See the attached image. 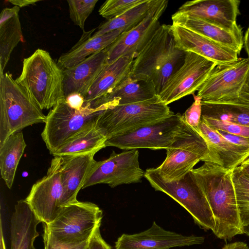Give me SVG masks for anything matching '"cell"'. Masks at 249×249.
I'll use <instances>...</instances> for the list:
<instances>
[{
    "instance_id": "obj_40",
    "label": "cell",
    "mask_w": 249,
    "mask_h": 249,
    "mask_svg": "<svg viewBox=\"0 0 249 249\" xmlns=\"http://www.w3.org/2000/svg\"><path fill=\"white\" fill-rule=\"evenodd\" d=\"M44 249H88L89 241L73 246H63L54 244L43 238Z\"/></svg>"
},
{
    "instance_id": "obj_23",
    "label": "cell",
    "mask_w": 249,
    "mask_h": 249,
    "mask_svg": "<svg viewBox=\"0 0 249 249\" xmlns=\"http://www.w3.org/2000/svg\"><path fill=\"white\" fill-rule=\"evenodd\" d=\"M40 222L26 201L18 200L11 218L10 249H36L34 241L39 235L36 228Z\"/></svg>"
},
{
    "instance_id": "obj_15",
    "label": "cell",
    "mask_w": 249,
    "mask_h": 249,
    "mask_svg": "<svg viewBox=\"0 0 249 249\" xmlns=\"http://www.w3.org/2000/svg\"><path fill=\"white\" fill-rule=\"evenodd\" d=\"M168 3V1L166 0H154L149 13L143 20L130 30L122 33L107 48L106 64L124 56L135 58L160 26L159 19L166 9Z\"/></svg>"
},
{
    "instance_id": "obj_21",
    "label": "cell",
    "mask_w": 249,
    "mask_h": 249,
    "mask_svg": "<svg viewBox=\"0 0 249 249\" xmlns=\"http://www.w3.org/2000/svg\"><path fill=\"white\" fill-rule=\"evenodd\" d=\"M95 153L71 156L62 159L61 180L63 189L61 205L63 206L77 201V196L82 189L91 168L96 161Z\"/></svg>"
},
{
    "instance_id": "obj_9",
    "label": "cell",
    "mask_w": 249,
    "mask_h": 249,
    "mask_svg": "<svg viewBox=\"0 0 249 249\" xmlns=\"http://www.w3.org/2000/svg\"><path fill=\"white\" fill-rule=\"evenodd\" d=\"M144 177L156 191L165 193L183 207L200 228L213 231L215 221L213 212L191 171L177 181L164 180L156 168L147 169Z\"/></svg>"
},
{
    "instance_id": "obj_29",
    "label": "cell",
    "mask_w": 249,
    "mask_h": 249,
    "mask_svg": "<svg viewBox=\"0 0 249 249\" xmlns=\"http://www.w3.org/2000/svg\"><path fill=\"white\" fill-rule=\"evenodd\" d=\"M107 139L95 125L77 134L51 154L54 157H67L96 153L106 147Z\"/></svg>"
},
{
    "instance_id": "obj_28",
    "label": "cell",
    "mask_w": 249,
    "mask_h": 249,
    "mask_svg": "<svg viewBox=\"0 0 249 249\" xmlns=\"http://www.w3.org/2000/svg\"><path fill=\"white\" fill-rule=\"evenodd\" d=\"M26 146L21 131L11 135L0 145V175L10 189L13 184L17 167Z\"/></svg>"
},
{
    "instance_id": "obj_5",
    "label": "cell",
    "mask_w": 249,
    "mask_h": 249,
    "mask_svg": "<svg viewBox=\"0 0 249 249\" xmlns=\"http://www.w3.org/2000/svg\"><path fill=\"white\" fill-rule=\"evenodd\" d=\"M42 110L11 73L0 74V145L25 127L45 123L46 116Z\"/></svg>"
},
{
    "instance_id": "obj_45",
    "label": "cell",
    "mask_w": 249,
    "mask_h": 249,
    "mask_svg": "<svg viewBox=\"0 0 249 249\" xmlns=\"http://www.w3.org/2000/svg\"><path fill=\"white\" fill-rule=\"evenodd\" d=\"M0 249H6V245L4 241V236L3 234L2 220L0 217Z\"/></svg>"
},
{
    "instance_id": "obj_43",
    "label": "cell",
    "mask_w": 249,
    "mask_h": 249,
    "mask_svg": "<svg viewBox=\"0 0 249 249\" xmlns=\"http://www.w3.org/2000/svg\"><path fill=\"white\" fill-rule=\"evenodd\" d=\"M238 168L243 173L249 177V157L244 160Z\"/></svg>"
},
{
    "instance_id": "obj_38",
    "label": "cell",
    "mask_w": 249,
    "mask_h": 249,
    "mask_svg": "<svg viewBox=\"0 0 249 249\" xmlns=\"http://www.w3.org/2000/svg\"><path fill=\"white\" fill-rule=\"evenodd\" d=\"M215 130L226 140L234 144L249 147V138L231 134L222 130Z\"/></svg>"
},
{
    "instance_id": "obj_2",
    "label": "cell",
    "mask_w": 249,
    "mask_h": 249,
    "mask_svg": "<svg viewBox=\"0 0 249 249\" xmlns=\"http://www.w3.org/2000/svg\"><path fill=\"white\" fill-rule=\"evenodd\" d=\"M171 25H160L134 58L129 74L150 81L158 95L182 64L186 52L176 46Z\"/></svg>"
},
{
    "instance_id": "obj_10",
    "label": "cell",
    "mask_w": 249,
    "mask_h": 249,
    "mask_svg": "<svg viewBox=\"0 0 249 249\" xmlns=\"http://www.w3.org/2000/svg\"><path fill=\"white\" fill-rule=\"evenodd\" d=\"M166 150V157L156 169L164 180L177 181L194 169L207 153L208 147L202 136L183 118L181 128Z\"/></svg>"
},
{
    "instance_id": "obj_7",
    "label": "cell",
    "mask_w": 249,
    "mask_h": 249,
    "mask_svg": "<svg viewBox=\"0 0 249 249\" xmlns=\"http://www.w3.org/2000/svg\"><path fill=\"white\" fill-rule=\"evenodd\" d=\"M202 102L249 101V59L238 58L227 64H217L197 91Z\"/></svg>"
},
{
    "instance_id": "obj_42",
    "label": "cell",
    "mask_w": 249,
    "mask_h": 249,
    "mask_svg": "<svg viewBox=\"0 0 249 249\" xmlns=\"http://www.w3.org/2000/svg\"><path fill=\"white\" fill-rule=\"evenodd\" d=\"M222 249H249V247L245 242L236 241L226 244Z\"/></svg>"
},
{
    "instance_id": "obj_33",
    "label": "cell",
    "mask_w": 249,
    "mask_h": 249,
    "mask_svg": "<svg viewBox=\"0 0 249 249\" xmlns=\"http://www.w3.org/2000/svg\"><path fill=\"white\" fill-rule=\"evenodd\" d=\"M98 0H68L69 15L74 24L83 31L85 22L92 12Z\"/></svg>"
},
{
    "instance_id": "obj_8",
    "label": "cell",
    "mask_w": 249,
    "mask_h": 249,
    "mask_svg": "<svg viewBox=\"0 0 249 249\" xmlns=\"http://www.w3.org/2000/svg\"><path fill=\"white\" fill-rule=\"evenodd\" d=\"M103 107L89 106L79 110L70 107L65 99L59 101L46 116L41 137L50 153L55 151L81 132L96 125Z\"/></svg>"
},
{
    "instance_id": "obj_22",
    "label": "cell",
    "mask_w": 249,
    "mask_h": 249,
    "mask_svg": "<svg viewBox=\"0 0 249 249\" xmlns=\"http://www.w3.org/2000/svg\"><path fill=\"white\" fill-rule=\"evenodd\" d=\"M107 49L94 54L77 65L63 70L65 97L78 93L85 99L90 87L106 64Z\"/></svg>"
},
{
    "instance_id": "obj_34",
    "label": "cell",
    "mask_w": 249,
    "mask_h": 249,
    "mask_svg": "<svg viewBox=\"0 0 249 249\" xmlns=\"http://www.w3.org/2000/svg\"><path fill=\"white\" fill-rule=\"evenodd\" d=\"M145 0H107L99 9V14L107 20L117 18Z\"/></svg>"
},
{
    "instance_id": "obj_6",
    "label": "cell",
    "mask_w": 249,
    "mask_h": 249,
    "mask_svg": "<svg viewBox=\"0 0 249 249\" xmlns=\"http://www.w3.org/2000/svg\"><path fill=\"white\" fill-rule=\"evenodd\" d=\"M173 114L157 96L144 102L111 106L100 114L96 126L108 139L133 131Z\"/></svg>"
},
{
    "instance_id": "obj_11",
    "label": "cell",
    "mask_w": 249,
    "mask_h": 249,
    "mask_svg": "<svg viewBox=\"0 0 249 249\" xmlns=\"http://www.w3.org/2000/svg\"><path fill=\"white\" fill-rule=\"evenodd\" d=\"M183 122V115L174 113L133 131L109 138L106 142V147L114 146L124 150L166 149L175 140Z\"/></svg>"
},
{
    "instance_id": "obj_1",
    "label": "cell",
    "mask_w": 249,
    "mask_h": 249,
    "mask_svg": "<svg viewBox=\"0 0 249 249\" xmlns=\"http://www.w3.org/2000/svg\"><path fill=\"white\" fill-rule=\"evenodd\" d=\"M191 171L213 212L215 221L213 232L215 235L226 241L244 233L231 178L232 171L204 162Z\"/></svg>"
},
{
    "instance_id": "obj_19",
    "label": "cell",
    "mask_w": 249,
    "mask_h": 249,
    "mask_svg": "<svg viewBox=\"0 0 249 249\" xmlns=\"http://www.w3.org/2000/svg\"><path fill=\"white\" fill-rule=\"evenodd\" d=\"M238 0H195L183 3L178 13L198 18L224 28L233 30L240 14Z\"/></svg>"
},
{
    "instance_id": "obj_3",
    "label": "cell",
    "mask_w": 249,
    "mask_h": 249,
    "mask_svg": "<svg viewBox=\"0 0 249 249\" xmlns=\"http://www.w3.org/2000/svg\"><path fill=\"white\" fill-rule=\"evenodd\" d=\"M63 70L50 53L38 49L25 58L20 75L15 80L42 109L52 108L65 99Z\"/></svg>"
},
{
    "instance_id": "obj_16",
    "label": "cell",
    "mask_w": 249,
    "mask_h": 249,
    "mask_svg": "<svg viewBox=\"0 0 249 249\" xmlns=\"http://www.w3.org/2000/svg\"><path fill=\"white\" fill-rule=\"evenodd\" d=\"M203 236L184 235L165 230L155 221L148 229L136 233H123L115 243V249H170L202 244Z\"/></svg>"
},
{
    "instance_id": "obj_37",
    "label": "cell",
    "mask_w": 249,
    "mask_h": 249,
    "mask_svg": "<svg viewBox=\"0 0 249 249\" xmlns=\"http://www.w3.org/2000/svg\"><path fill=\"white\" fill-rule=\"evenodd\" d=\"M100 227L95 229L89 239L88 249H111L110 246L102 238Z\"/></svg>"
},
{
    "instance_id": "obj_13",
    "label": "cell",
    "mask_w": 249,
    "mask_h": 249,
    "mask_svg": "<svg viewBox=\"0 0 249 249\" xmlns=\"http://www.w3.org/2000/svg\"><path fill=\"white\" fill-rule=\"evenodd\" d=\"M217 64L192 52H186L180 68L158 95L166 105L198 91Z\"/></svg>"
},
{
    "instance_id": "obj_14",
    "label": "cell",
    "mask_w": 249,
    "mask_h": 249,
    "mask_svg": "<svg viewBox=\"0 0 249 249\" xmlns=\"http://www.w3.org/2000/svg\"><path fill=\"white\" fill-rule=\"evenodd\" d=\"M61 169V158L54 157L46 175L34 184L25 199L38 220L46 224L56 218L62 208Z\"/></svg>"
},
{
    "instance_id": "obj_17",
    "label": "cell",
    "mask_w": 249,
    "mask_h": 249,
    "mask_svg": "<svg viewBox=\"0 0 249 249\" xmlns=\"http://www.w3.org/2000/svg\"><path fill=\"white\" fill-rule=\"evenodd\" d=\"M196 130L205 141L208 152L201 161L232 171L249 157V147L234 144L202 120Z\"/></svg>"
},
{
    "instance_id": "obj_12",
    "label": "cell",
    "mask_w": 249,
    "mask_h": 249,
    "mask_svg": "<svg viewBox=\"0 0 249 249\" xmlns=\"http://www.w3.org/2000/svg\"><path fill=\"white\" fill-rule=\"evenodd\" d=\"M144 175L139 165L138 150H127L118 154L113 151L107 159L95 162L82 189L97 184H107L114 188L138 183Z\"/></svg>"
},
{
    "instance_id": "obj_44",
    "label": "cell",
    "mask_w": 249,
    "mask_h": 249,
    "mask_svg": "<svg viewBox=\"0 0 249 249\" xmlns=\"http://www.w3.org/2000/svg\"><path fill=\"white\" fill-rule=\"evenodd\" d=\"M244 47L247 53L248 58L249 59V26L246 30L244 36Z\"/></svg>"
},
{
    "instance_id": "obj_39",
    "label": "cell",
    "mask_w": 249,
    "mask_h": 249,
    "mask_svg": "<svg viewBox=\"0 0 249 249\" xmlns=\"http://www.w3.org/2000/svg\"><path fill=\"white\" fill-rule=\"evenodd\" d=\"M65 99L68 105L73 108L80 110L84 107V98L78 93L71 94Z\"/></svg>"
},
{
    "instance_id": "obj_18",
    "label": "cell",
    "mask_w": 249,
    "mask_h": 249,
    "mask_svg": "<svg viewBox=\"0 0 249 249\" xmlns=\"http://www.w3.org/2000/svg\"><path fill=\"white\" fill-rule=\"evenodd\" d=\"M176 46L185 52H192L217 64H227L238 59L234 51L181 26H171Z\"/></svg>"
},
{
    "instance_id": "obj_20",
    "label": "cell",
    "mask_w": 249,
    "mask_h": 249,
    "mask_svg": "<svg viewBox=\"0 0 249 249\" xmlns=\"http://www.w3.org/2000/svg\"><path fill=\"white\" fill-rule=\"evenodd\" d=\"M172 24L188 28L227 48L238 54L244 44L242 28L231 30L203 19L176 12L172 16Z\"/></svg>"
},
{
    "instance_id": "obj_46",
    "label": "cell",
    "mask_w": 249,
    "mask_h": 249,
    "mask_svg": "<svg viewBox=\"0 0 249 249\" xmlns=\"http://www.w3.org/2000/svg\"><path fill=\"white\" fill-rule=\"evenodd\" d=\"M243 231L244 233L249 236V224L243 227Z\"/></svg>"
},
{
    "instance_id": "obj_25",
    "label": "cell",
    "mask_w": 249,
    "mask_h": 249,
    "mask_svg": "<svg viewBox=\"0 0 249 249\" xmlns=\"http://www.w3.org/2000/svg\"><path fill=\"white\" fill-rule=\"evenodd\" d=\"M158 96L154 85L149 80L129 75L105 97L93 103L90 107L98 108L115 100L118 105L144 102Z\"/></svg>"
},
{
    "instance_id": "obj_35",
    "label": "cell",
    "mask_w": 249,
    "mask_h": 249,
    "mask_svg": "<svg viewBox=\"0 0 249 249\" xmlns=\"http://www.w3.org/2000/svg\"><path fill=\"white\" fill-rule=\"evenodd\" d=\"M201 120L214 130L249 138V127L217 120L202 118Z\"/></svg>"
},
{
    "instance_id": "obj_41",
    "label": "cell",
    "mask_w": 249,
    "mask_h": 249,
    "mask_svg": "<svg viewBox=\"0 0 249 249\" xmlns=\"http://www.w3.org/2000/svg\"><path fill=\"white\" fill-rule=\"evenodd\" d=\"M40 1L38 0H9L7 1L14 5V6L22 8L31 5H35L36 2Z\"/></svg>"
},
{
    "instance_id": "obj_36",
    "label": "cell",
    "mask_w": 249,
    "mask_h": 249,
    "mask_svg": "<svg viewBox=\"0 0 249 249\" xmlns=\"http://www.w3.org/2000/svg\"><path fill=\"white\" fill-rule=\"evenodd\" d=\"M193 95L194 101L183 116L185 122L196 130L201 121L202 101L197 95Z\"/></svg>"
},
{
    "instance_id": "obj_31",
    "label": "cell",
    "mask_w": 249,
    "mask_h": 249,
    "mask_svg": "<svg viewBox=\"0 0 249 249\" xmlns=\"http://www.w3.org/2000/svg\"><path fill=\"white\" fill-rule=\"evenodd\" d=\"M154 0H145L122 15L101 24L92 37L100 36L115 30L127 32L138 25L149 13Z\"/></svg>"
},
{
    "instance_id": "obj_26",
    "label": "cell",
    "mask_w": 249,
    "mask_h": 249,
    "mask_svg": "<svg viewBox=\"0 0 249 249\" xmlns=\"http://www.w3.org/2000/svg\"><path fill=\"white\" fill-rule=\"evenodd\" d=\"M134 58L122 56L106 64L84 99L85 105L90 106L109 93L130 73Z\"/></svg>"
},
{
    "instance_id": "obj_4",
    "label": "cell",
    "mask_w": 249,
    "mask_h": 249,
    "mask_svg": "<svg viewBox=\"0 0 249 249\" xmlns=\"http://www.w3.org/2000/svg\"><path fill=\"white\" fill-rule=\"evenodd\" d=\"M102 210L95 204L78 200L62 207L51 223H44L43 238L60 246H73L89 240L101 226Z\"/></svg>"
},
{
    "instance_id": "obj_24",
    "label": "cell",
    "mask_w": 249,
    "mask_h": 249,
    "mask_svg": "<svg viewBox=\"0 0 249 249\" xmlns=\"http://www.w3.org/2000/svg\"><path fill=\"white\" fill-rule=\"evenodd\" d=\"M95 30L96 28H94L88 32L83 31L77 43L69 51L60 56L57 64L62 70L73 67L88 57L105 50L122 33L118 30L92 37L91 35Z\"/></svg>"
},
{
    "instance_id": "obj_32",
    "label": "cell",
    "mask_w": 249,
    "mask_h": 249,
    "mask_svg": "<svg viewBox=\"0 0 249 249\" xmlns=\"http://www.w3.org/2000/svg\"><path fill=\"white\" fill-rule=\"evenodd\" d=\"M237 204L242 226L249 224V177L238 167L231 172Z\"/></svg>"
},
{
    "instance_id": "obj_30",
    "label": "cell",
    "mask_w": 249,
    "mask_h": 249,
    "mask_svg": "<svg viewBox=\"0 0 249 249\" xmlns=\"http://www.w3.org/2000/svg\"><path fill=\"white\" fill-rule=\"evenodd\" d=\"M201 118L249 127V101L226 103L202 102Z\"/></svg>"
},
{
    "instance_id": "obj_27",
    "label": "cell",
    "mask_w": 249,
    "mask_h": 249,
    "mask_svg": "<svg viewBox=\"0 0 249 249\" xmlns=\"http://www.w3.org/2000/svg\"><path fill=\"white\" fill-rule=\"evenodd\" d=\"M20 8H5L0 15V74L4 70L11 54L23 37L19 20Z\"/></svg>"
}]
</instances>
